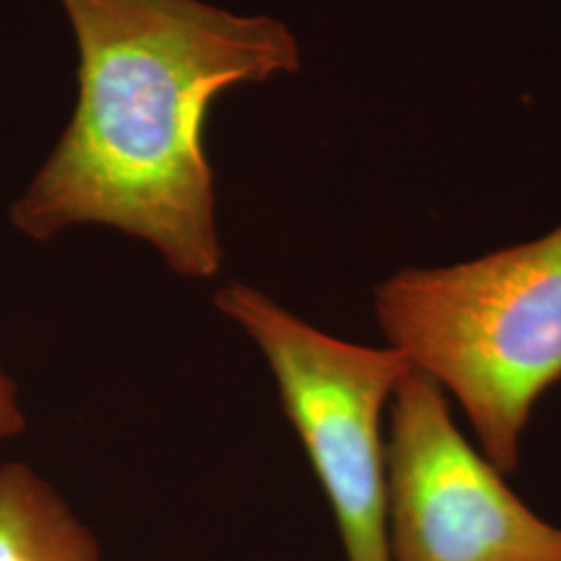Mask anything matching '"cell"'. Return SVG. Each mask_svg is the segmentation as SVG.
Here are the masks:
<instances>
[{
    "label": "cell",
    "instance_id": "277c9868",
    "mask_svg": "<svg viewBox=\"0 0 561 561\" xmlns=\"http://www.w3.org/2000/svg\"><path fill=\"white\" fill-rule=\"evenodd\" d=\"M391 561H561V526L503 481L451 416L437 382L412 368L389 403Z\"/></svg>",
    "mask_w": 561,
    "mask_h": 561
},
{
    "label": "cell",
    "instance_id": "3957f363",
    "mask_svg": "<svg viewBox=\"0 0 561 561\" xmlns=\"http://www.w3.org/2000/svg\"><path fill=\"white\" fill-rule=\"evenodd\" d=\"M215 306L268 362L285 416L333 510L345 560L391 561L382 414L410 362L389 345L322 333L245 283H227Z\"/></svg>",
    "mask_w": 561,
    "mask_h": 561
},
{
    "label": "cell",
    "instance_id": "7a4b0ae2",
    "mask_svg": "<svg viewBox=\"0 0 561 561\" xmlns=\"http://www.w3.org/2000/svg\"><path fill=\"white\" fill-rule=\"evenodd\" d=\"M389 347L460 403L503 474L542 396L561 381V225L449 266H410L375 289Z\"/></svg>",
    "mask_w": 561,
    "mask_h": 561
},
{
    "label": "cell",
    "instance_id": "5b68a950",
    "mask_svg": "<svg viewBox=\"0 0 561 561\" xmlns=\"http://www.w3.org/2000/svg\"><path fill=\"white\" fill-rule=\"evenodd\" d=\"M0 561H101V549L53 484L25 463H4Z\"/></svg>",
    "mask_w": 561,
    "mask_h": 561
},
{
    "label": "cell",
    "instance_id": "6da1fadb",
    "mask_svg": "<svg viewBox=\"0 0 561 561\" xmlns=\"http://www.w3.org/2000/svg\"><path fill=\"white\" fill-rule=\"evenodd\" d=\"M78 46V102L9 217L34 241L102 225L185 279L222 262L204 131L222 92L300 69L294 32L206 0H59Z\"/></svg>",
    "mask_w": 561,
    "mask_h": 561
},
{
    "label": "cell",
    "instance_id": "8992f818",
    "mask_svg": "<svg viewBox=\"0 0 561 561\" xmlns=\"http://www.w3.org/2000/svg\"><path fill=\"white\" fill-rule=\"evenodd\" d=\"M25 431V416L18 400V385L0 368V443L20 437Z\"/></svg>",
    "mask_w": 561,
    "mask_h": 561
}]
</instances>
